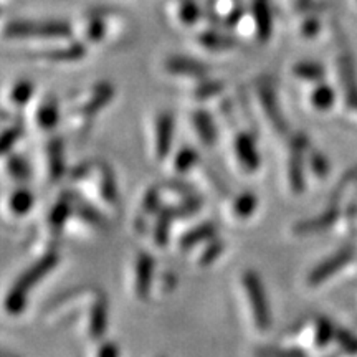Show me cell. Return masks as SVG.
<instances>
[{
	"label": "cell",
	"mask_w": 357,
	"mask_h": 357,
	"mask_svg": "<svg viewBox=\"0 0 357 357\" xmlns=\"http://www.w3.org/2000/svg\"><path fill=\"white\" fill-rule=\"evenodd\" d=\"M258 205V200L255 197V194L252 192H243L242 195L235 199L234 202V213L238 218H248L253 215Z\"/></svg>",
	"instance_id": "23"
},
{
	"label": "cell",
	"mask_w": 357,
	"mask_h": 357,
	"mask_svg": "<svg viewBox=\"0 0 357 357\" xmlns=\"http://www.w3.org/2000/svg\"><path fill=\"white\" fill-rule=\"evenodd\" d=\"M235 154L238 158L243 169L253 172L260 167V153H258L255 139L250 134H238L235 139Z\"/></svg>",
	"instance_id": "5"
},
{
	"label": "cell",
	"mask_w": 357,
	"mask_h": 357,
	"mask_svg": "<svg viewBox=\"0 0 357 357\" xmlns=\"http://www.w3.org/2000/svg\"><path fill=\"white\" fill-rule=\"evenodd\" d=\"M119 354V349L114 344H105L98 351V356L101 357H116Z\"/></svg>",
	"instance_id": "43"
},
{
	"label": "cell",
	"mask_w": 357,
	"mask_h": 357,
	"mask_svg": "<svg viewBox=\"0 0 357 357\" xmlns=\"http://www.w3.org/2000/svg\"><path fill=\"white\" fill-rule=\"evenodd\" d=\"M293 155L289 159V182L294 192L305 190V174H303V154H305L307 141L306 137L296 136L293 139Z\"/></svg>",
	"instance_id": "4"
},
{
	"label": "cell",
	"mask_w": 357,
	"mask_h": 357,
	"mask_svg": "<svg viewBox=\"0 0 357 357\" xmlns=\"http://www.w3.org/2000/svg\"><path fill=\"white\" fill-rule=\"evenodd\" d=\"M20 134H22L20 126H13V128L7 129V131H3L2 134H0V155L7 154L8 151L12 149L13 144L19 141Z\"/></svg>",
	"instance_id": "33"
},
{
	"label": "cell",
	"mask_w": 357,
	"mask_h": 357,
	"mask_svg": "<svg viewBox=\"0 0 357 357\" xmlns=\"http://www.w3.org/2000/svg\"><path fill=\"white\" fill-rule=\"evenodd\" d=\"M217 236V227L211 222H205L202 225L192 229L184 238L181 240L182 248H192L195 245L205 242V240H212Z\"/></svg>",
	"instance_id": "14"
},
{
	"label": "cell",
	"mask_w": 357,
	"mask_h": 357,
	"mask_svg": "<svg viewBox=\"0 0 357 357\" xmlns=\"http://www.w3.org/2000/svg\"><path fill=\"white\" fill-rule=\"evenodd\" d=\"M312 105L318 109H329L334 102V91L326 84H321L319 88H316V91L312 93Z\"/></svg>",
	"instance_id": "31"
},
{
	"label": "cell",
	"mask_w": 357,
	"mask_h": 357,
	"mask_svg": "<svg viewBox=\"0 0 357 357\" xmlns=\"http://www.w3.org/2000/svg\"><path fill=\"white\" fill-rule=\"evenodd\" d=\"M154 260L147 253H141L136 261V294L141 300L149 296L151 284H153Z\"/></svg>",
	"instance_id": "7"
},
{
	"label": "cell",
	"mask_w": 357,
	"mask_h": 357,
	"mask_svg": "<svg viewBox=\"0 0 357 357\" xmlns=\"http://www.w3.org/2000/svg\"><path fill=\"white\" fill-rule=\"evenodd\" d=\"M336 336H337V341L341 342V346L346 347L347 351H349V352H356L357 351V339L354 336H351L349 333L339 331Z\"/></svg>",
	"instance_id": "41"
},
{
	"label": "cell",
	"mask_w": 357,
	"mask_h": 357,
	"mask_svg": "<svg viewBox=\"0 0 357 357\" xmlns=\"http://www.w3.org/2000/svg\"><path fill=\"white\" fill-rule=\"evenodd\" d=\"M106 328H108V300L105 296H98L91 307V316H89V336L100 339L105 334Z\"/></svg>",
	"instance_id": "10"
},
{
	"label": "cell",
	"mask_w": 357,
	"mask_h": 357,
	"mask_svg": "<svg viewBox=\"0 0 357 357\" xmlns=\"http://www.w3.org/2000/svg\"><path fill=\"white\" fill-rule=\"evenodd\" d=\"M334 336V328L329 321L319 319L318 328H316V344L318 346H326L331 337Z\"/></svg>",
	"instance_id": "35"
},
{
	"label": "cell",
	"mask_w": 357,
	"mask_h": 357,
	"mask_svg": "<svg viewBox=\"0 0 357 357\" xmlns=\"http://www.w3.org/2000/svg\"><path fill=\"white\" fill-rule=\"evenodd\" d=\"M75 208H78V213L86 222L95 223V225H98V223H102V218H101L100 213H98L93 207H89V205L83 204V202H77V207H75Z\"/></svg>",
	"instance_id": "38"
},
{
	"label": "cell",
	"mask_w": 357,
	"mask_h": 357,
	"mask_svg": "<svg viewBox=\"0 0 357 357\" xmlns=\"http://www.w3.org/2000/svg\"><path fill=\"white\" fill-rule=\"evenodd\" d=\"M65 153L63 142L60 139H52L48 142V164H50V176L58 181L65 172Z\"/></svg>",
	"instance_id": "15"
},
{
	"label": "cell",
	"mask_w": 357,
	"mask_h": 357,
	"mask_svg": "<svg viewBox=\"0 0 357 357\" xmlns=\"http://www.w3.org/2000/svg\"><path fill=\"white\" fill-rule=\"evenodd\" d=\"M310 162H311V167H312V171H314L316 176H319V177L326 176V172H328L329 166H328V160H326L323 155L312 153Z\"/></svg>",
	"instance_id": "40"
},
{
	"label": "cell",
	"mask_w": 357,
	"mask_h": 357,
	"mask_svg": "<svg viewBox=\"0 0 357 357\" xmlns=\"http://www.w3.org/2000/svg\"><path fill=\"white\" fill-rule=\"evenodd\" d=\"M260 100L263 105V111H265L268 119L273 123V126L278 129V131H287V123H284L283 114L278 108V101H276V96L273 93V89L270 86H261L260 88Z\"/></svg>",
	"instance_id": "12"
},
{
	"label": "cell",
	"mask_w": 357,
	"mask_h": 357,
	"mask_svg": "<svg viewBox=\"0 0 357 357\" xmlns=\"http://www.w3.org/2000/svg\"><path fill=\"white\" fill-rule=\"evenodd\" d=\"M33 194L29 189H17L10 195L8 207H10L12 213H15V215H26L30 208L33 207Z\"/></svg>",
	"instance_id": "20"
},
{
	"label": "cell",
	"mask_w": 357,
	"mask_h": 357,
	"mask_svg": "<svg viewBox=\"0 0 357 357\" xmlns=\"http://www.w3.org/2000/svg\"><path fill=\"white\" fill-rule=\"evenodd\" d=\"M75 211V202L68 197L60 199L58 202L53 205L50 212V227L53 230H60L61 227L65 225L66 220H68L71 212Z\"/></svg>",
	"instance_id": "19"
},
{
	"label": "cell",
	"mask_w": 357,
	"mask_h": 357,
	"mask_svg": "<svg viewBox=\"0 0 357 357\" xmlns=\"http://www.w3.org/2000/svg\"><path fill=\"white\" fill-rule=\"evenodd\" d=\"M33 96V83L29 82V79H22V82L13 84L10 91V100L15 102V105H26Z\"/></svg>",
	"instance_id": "26"
},
{
	"label": "cell",
	"mask_w": 357,
	"mask_h": 357,
	"mask_svg": "<svg viewBox=\"0 0 357 357\" xmlns=\"http://www.w3.org/2000/svg\"><path fill=\"white\" fill-rule=\"evenodd\" d=\"M144 208L147 213H154L160 211V194L158 189H151L147 192L144 199Z\"/></svg>",
	"instance_id": "39"
},
{
	"label": "cell",
	"mask_w": 357,
	"mask_h": 357,
	"mask_svg": "<svg viewBox=\"0 0 357 357\" xmlns=\"http://www.w3.org/2000/svg\"><path fill=\"white\" fill-rule=\"evenodd\" d=\"M166 68L171 71V73L185 75V77H195V78H202L208 73V68L204 63L190 60V58H182V56L169 58Z\"/></svg>",
	"instance_id": "11"
},
{
	"label": "cell",
	"mask_w": 357,
	"mask_h": 357,
	"mask_svg": "<svg viewBox=\"0 0 357 357\" xmlns=\"http://www.w3.org/2000/svg\"><path fill=\"white\" fill-rule=\"evenodd\" d=\"M178 15L181 20L187 25L195 24L200 19V7L195 0H182L181 7H178Z\"/></svg>",
	"instance_id": "30"
},
{
	"label": "cell",
	"mask_w": 357,
	"mask_h": 357,
	"mask_svg": "<svg viewBox=\"0 0 357 357\" xmlns=\"http://www.w3.org/2000/svg\"><path fill=\"white\" fill-rule=\"evenodd\" d=\"M172 212L171 208L167 211H159V218L158 223H155V229H154V240L155 243L160 245H166L169 240V234H171V223H172Z\"/></svg>",
	"instance_id": "24"
},
{
	"label": "cell",
	"mask_w": 357,
	"mask_h": 357,
	"mask_svg": "<svg viewBox=\"0 0 357 357\" xmlns=\"http://www.w3.org/2000/svg\"><path fill=\"white\" fill-rule=\"evenodd\" d=\"M199 42L204 45V47L211 48V50H227V48L235 47V40L230 37H225V35L218 33V32H204L199 37Z\"/></svg>",
	"instance_id": "22"
},
{
	"label": "cell",
	"mask_w": 357,
	"mask_h": 357,
	"mask_svg": "<svg viewBox=\"0 0 357 357\" xmlns=\"http://www.w3.org/2000/svg\"><path fill=\"white\" fill-rule=\"evenodd\" d=\"M105 30L106 26L102 24V20L95 17V19L89 20V24L86 26V35L91 42H98V40H101L102 35H105Z\"/></svg>",
	"instance_id": "37"
},
{
	"label": "cell",
	"mask_w": 357,
	"mask_h": 357,
	"mask_svg": "<svg viewBox=\"0 0 357 357\" xmlns=\"http://www.w3.org/2000/svg\"><path fill=\"white\" fill-rule=\"evenodd\" d=\"M336 218H337V212L333 208V211H328L321 217H316V218H311V220L298 223L294 231H298V234H314V231H321V230L328 229V227H331Z\"/></svg>",
	"instance_id": "17"
},
{
	"label": "cell",
	"mask_w": 357,
	"mask_h": 357,
	"mask_svg": "<svg viewBox=\"0 0 357 357\" xmlns=\"http://www.w3.org/2000/svg\"><path fill=\"white\" fill-rule=\"evenodd\" d=\"M7 172L17 181H25L30 177V166L20 155H10L7 160Z\"/></svg>",
	"instance_id": "27"
},
{
	"label": "cell",
	"mask_w": 357,
	"mask_h": 357,
	"mask_svg": "<svg viewBox=\"0 0 357 357\" xmlns=\"http://www.w3.org/2000/svg\"><path fill=\"white\" fill-rule=\"evenodd\" d=\"M0 354H3V352H2V351H0Z\"/></svg>",
	"instance_id": "44"
},
{
	"label": "cell",
	"mask_w": 357,
	"mask_h": 357,
	"mask_svg": "<svg viewBox=\"0 0 357 357\" xmlns=\"http://www.w3.org/2000/svg\"><path fill=\"white\" fill-rule=\"evenodd\" d=\"M223 247H225V245H223L222 240H218L217 236L215 238H212L211 243L207 245V248L204 250L202 257H200V265L205 266V265H211L212 261H215L217 258L222 255Z\"/></svg>",
	"instance_id": "32"
},
{
	"label": "cell",
	"mask_w": 357,
	"mask_h": 357,
	"mask_svg": "<svg viewBox=\"0 0 357 357\" xmlns=\"http://www.w3.org/2000/svg\"><path fill=\"white\" fill-rule=\"evenodd\" d=\"M294 75L303 79H310V82H316L321 79L324 75L323 66L318 63H312V61H305V63H298L294 66Z\"/></svg>",
	"instance_id": "28"
},
{
	"label": "cell",
	"mask_w": 357,
	"mask_h": 357,
	"mask_svg": "<svg viewBox=\"0 0 357 357\" xmlns=\"http://www.w3.org/2000/svg\"><path fill=\"white\" fill-rule=\"evenodd\" d=\"M194 126L197 129V134L205 144H213L217 141V128L213 124L212 118L205 111H197L194 114Z\"/></svg>",
	"instance_id": "16"
},
{
	"label": "cell",
	"mask_w": 357,
	"mask_h": 357,
	"mask_svg": "<svg viewBox=\"0 0 357 357\" xmlns=\"http://www.w3.org/2000/svg\"><path fill=\"white\" fill-rule=\"evenodd\" d=\"M243 288L248 296L250 306H252L253 319H255L257 328L261 329V331H266L271 324V311L260 278L253 271H247L243 275Z\"/></svg>",
	"instance_id": "3"
},
{
	"label": "cell",
	"mask_w": 357,
	"mask_h": 357,
	"mask_svg": "<svg viewBox=\"0 0 357 357\" xmlns=\"http://www.w3.org/2000/svg\"><path fill=\"white\" fill-rule=\"evenodd\" d=\"M351 258H352V250L351 248L341 250V252L336 253V255L331 257V258H328V260L323 261L319 266H316L314 270L311 271L310 283L311 284L323 283V281L328 280L329 276L341 270V268L344 266L346 263L351 260Z\"/></svg>",
	"instance_id": "6"
},
{
	"label": "cell",
	"mask_w": 357,
	"mask_h": 357,
	"mask_svg": "<svg viewBox=\"0 0 357 357\" xmlns=\"http://www.w3.org/2000/svg\"><path fill=\"white\" fill-rule=\"evenodd\" d=\"M200 205H202V202H200L199 199H195V197L185 199L184 204L178 205V207H176V208H171L172 217L174 218H181V217L194 215V213L200 208Z\"/></svg>",
	"instance_id": "34"
},
{
	"label": "cell",
	"mask_w": 357,
	"mask_h": 357,
	"mask_svg": "<svg viewBox=\"0 0 357 357\" xmlns=\"http://www.w3.org/2000/svg\"><path fill=\"white\" fill-rule=\"evenodd\" d=\"M113 95H114V89L111 84H100V86L96 88L95 95L89 98V100L83 105L82 114L95 116L96 113H100V111L105 108L111 100H113Z\"/></svg>",
	"instance_id": "13"
},
{
	"label": "cell",
	"mask_w": 357,
	"mask_h": 357,
	"mask_svg": "<svg viewBox=\"0 0 357 357\" xmlns=\"http://www.w3.org/2000/svg\"><path fill=\"white\" fill-rule=\"evenodd\" d=\"M71 33V29L65 22L48 20H15L6 26V37L8 38H26V37H47V38H63Z\"/></svg>",
	"instance_id": "2"
},
{
	"label": "cell",
	"mask_w": 357,
	"mask_h": 357,
	"mask_svg": "<svg viewBox=\"0 0 357 357\" xmlns=\"http://www.w3.org/2000/svg\"><path fill=\"white\" fill-rule=\"evenodd\" d=\"M253 17H255L258 38L265 42V40L270 38L271 30H273L270 0H253Z\"/></svg>",
	"instance_id": "9"
},
{
	"label": "cell",
	"mask_w": 357,
	"mask_h": 357,
	"mask_svg": "<svg viewBox=\"0 0 357 357\" xmlns=\"http://www.w3.org/2000/svg\"><path fill=\"white\" fill-rule=\"evenodd\" d=\"M174 141V118L169 113L159 116L155 124V153L158 158L164 159L171 151Z\"/></svg>",
	"instance_id": "8"
},
{
	"label": "cell",
	"mask_w": 357,
	"mask_h": 357,
	"mask_svg": "<svg viewBox=\"0 0 357 357\" xmlns=\"http://www.w3.org/2000/svg\"><path fill=\"white\" fill-rule=\"evenodd\" d=\"M197 159L199 155L195 153L192 147H184V149H181L176 155V171L178 172H189L192 167L197 164Z\"/></svg>",
	"instance_id": "29"
},
{
	"label": "cell",
	"mask_w": 357,
	"mask_h": 357,
	"mask_svg": "<svg viewBox=\"0 0 357 357\" xmlns=\"http://www.w3.org/2000/svg\"><path fill=\"white\" fill-rule=\"evenodd\" d=\"M42 56L55 61H75L84 56V47L82 43H71L68 47H61L56 48V50L43 53Z\"/></svg>",
	"instance_id": "21"
},
{
	"label": "cell",
	"mask_w": 357,
	"mask_h": 357,
	"mask_svg": "<svg viewBox=\"0 0 357 357\" xmlns=\"http://www.w3.org/2000/svg\"><path fill=\"white\" fill-rule=\"evenodd\" d=\"M101 195L106 202L114 204L118 200V187H116V181L114 176L111 174L108 167L101 169Z\"/></svg>",
	"instance_id": "25"
},
{
	"label": "cell",
	"mask_w": 357,
	"mask_h": 357,
	"mask_svg": "<svg viewBox=\"0 0 357 357\" xmlns=\"http://www.w3.org/2000/svg\"><path fill=\"white\" fill-rule=\"evenodd\" d=\"M319 32V22L314 20V19H310L307 22H305V25H303V33L307 35V37H312V35H316Z\"/></svg>",
	"instance_id": "42"
},
{
	"label": "cell",
	"mask_w": 357,
	"mask_h": 357,
	"mask_svg": "<svg viewBox=\"0 0 357 357\" xmlns=\"http://www.w3.org/2000/svg\"><path fill=\"white\" fill-rule=\"evenodd\" d=\"M58 263L56 253H48L43 258H40L37 263H33L24 275L17 280V283L13 284L10 291L6 296L3 306L8 314H20L25 310L26 300H29V293L32 291V288L38 281L43 280L45 275H48Z\"/></svg>",
	"instance_id": "1"
},
{
	"label": "cell",
	"mask_w": 357,
	"mask_h": 357,
	"mask_svg": "<svg viewBox=\"0 0 357 357\" xmlns=\"http://www.w3.org/2000/svg\"><path fill=\"white\" fill-rule=\"evenodd\" d=\"M58 119H60V111H58L56 100L48 98L47 101L42 102V106L37 111L38 126L43 129H53L58 124Z\"/></svg>",
	"instance_id": "18"
},
{
	"label": "cell",
	"mask_w": 357,
	"mask_h": 357,
	"mask_svg": "<svg viewBox=\"0 0 357 357\" xmlns=\"http://www.w3.org/2000/svg\"><path fill=\"white\" fill-rule=\"evenodd\" d=\"M223 89V84L218 83V82H205L200 84L197 88V91H195V96L200 98V100H205V98H211V96H215L218 95Z\"/></svg>",
	"instance_id": "36"
}]
</instances>
